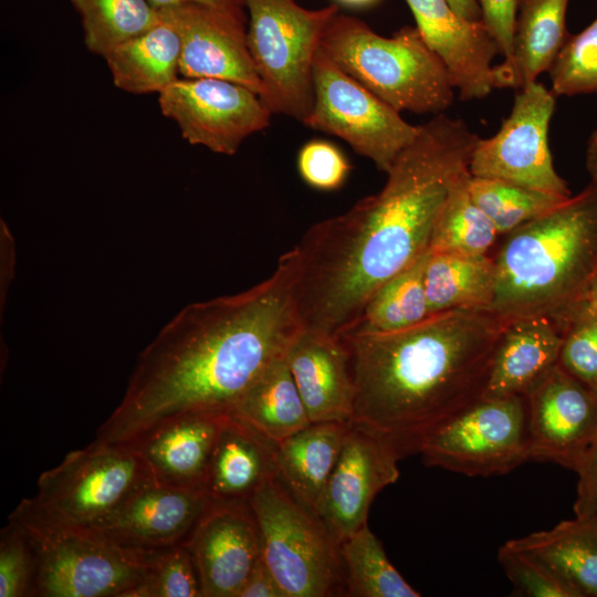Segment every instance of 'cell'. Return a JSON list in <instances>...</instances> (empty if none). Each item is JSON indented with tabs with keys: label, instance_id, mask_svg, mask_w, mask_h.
<instances>
[{
	"label": "cell",
	"instance_id": "obj_1",
	"mask_svg": "<svg viewBox=\"0 0 597 597\" xmlns=\"http://www.w3.org/2000/svg\"><path fill=\"white\" fill-rule=\"evenodd\" d=\"M296 276L292 248L256 285L181 308L139 353L121 402L94 441L127 444L184 413L231 412L303 327Z\"/></svg>",
	"mask_w": 597,
	"mask_h": 597
},
{
	"label": "cell",
	"instance_id": "obj_2",
	"mask_svg": "<svg viewBox=\"0 0 597 597\" xmlns=\"http://www.w3.org/2000/svg\"><path fill=\"white\" fill-rule=\"evenodd\" d=\"M509 322L488 308L430 315L406 329L341 335L354 381L353 420L401 458L430 430L483 397Z\"/></svg>",
	"mask_w": 597,
	"mask_h": 597
},
{
	"label": "cell",
	"instance_id": "obj_3",
	"mask_svg": "<svg viewBox=\"0 0 597 597\" xmlns=\"http://www.w3.org/2000/svg\"><path fill=\"white\" fill-rule=\"evenodd\" d=\"M492 312L506 322L559 321L597 277V181L504 235L496 255Z\"/></svg>",
	"mask_w": 597,
	"mask_h": 597
},
{
	"label": "cell",
	"instance_id": "obj_4",
	"mask_svg": "<svg viewBox=\"0 0 597 597\" xmlns=\"http://www.w3.org/2000/svg\"><path fill=\"white\" fill-rule=\"evenodd\" d=\"M35 555L33 595L130 597L158 549L124 545L95 526L62 520L24 499L10 514Z\"/></svg>",
	"mask_w": 597,
	"mask_h": 597
},
{
	"label": "cell",
	"instance_id": "obj_5",
	"mask_svg": "<svg viewBox=\"0 0 597 597\" xmlns=\"http://www.w3.org/2000/svg\"><path fill=\"white\" fill-rule=\"evenodd\" d=\"M321 50L398 112L437 115L453 103L449 73L416 27L383 36L338 12L323 33Z\"/></svg>",
	"mask_w": 597,
	"mask_h": 597
},
{
	"label": "cell",
	"instance_id": "obj_6",
	"mask_svg": "<svg viewBox=\"0 0 597 597\" xmlns=\"http://www.w3.org/2000/svg\"><path fill=\"white\" fill-rule=\"evenodd\" d=\"M261 559L285 597L345 596L339 543L316 513L275 476L249 500Z\"/></svg>",
	"mask_w": 597,
	"mask_h": 597
},
{
	"label": "cell",
	"instance_id": "obj_7",
	"mask_svg": "<svg viewBox=\"0 0 597 597\" xmlns=\"http://www.w3.org/2000/svg\"><path fill=\"white\" fill-rule=\"evenodd\" d=\"M245 8L260 97L272 114L303 123L313 105L315 56L338 6L306 9L296 0H245Z\"/></svg>",
	"mask_w": 597,
	"mask_h": 597
},
{
	"label": "cell",
	"instance_id": "obj_8",
	"mask_svg": "<svg viewBox=\"0 0 597 597\" xmlns=\"http://www.w3.org/2000/svg\"><path fill=\"white\" fill-rule=\"evenodd\" d=\"M416 453L427 465L469 476L511 472L528 461L525 397L479 399L427 432Z\"/></svg>",
	"mask_w": 597,
	"mask_h": 597
},
{
	"label": "cell",
	"instance_id": "obj_9",
	"mask_svg": "<svg viewBox=\"0 0 597 597\" xmlns=\"http://www.w3.org/2000/svg\"><path fill=\"white\" fill-rule=\"evenodd\" d=\"M150 480L129 444L93 441L44 471L33 500L62 520L100 527Z\"/></svg>",
	"mask_w": 597,
	"mask_h": 597
},
{
	"label": "cell",
	"instance_id": "obj_10",
	"mask_svg": "<svg viewBox=\"0 0 597 597\" xmlns=\"http://www.w3.org/2000/svg\"><path fill=\"white\" fill-rule=\"evenodd\" d=\"M313 84V105L303 124L339 137L380 171L390 169L420 130V125L406 122L400 112L343 71L321 48Z\"/></svg>",
	"mask_w": 597,
	"mask_h": 597
},
{
	"label": "cell",
	"instance_id": "obj_11",
	"mask_svg": "<svg viewBox=\"0 0 597 597\" xmlns=\"http://www.w3.org/2000/svg\"><path fill=\"white\" fill-rule=\"evenodd\" d=\"M556 97L538 81L517 90L500 129L489 138H478L469 164L471 175L570 197L548 143Z\"/></svg>",
	"mask_w": 597,
	"mask_h": 597
},
{
	"label": "cell",
	"instance_id": "obj_12",
	"mask_svg": "<svg viewBox=\"0 0 597 597\" xmlns=\"http://www.w3.org/2000/svg\"><path fill=\"white\" fill-rule=\"evenodd\" d=\"M158 95L163 115L178 125L189 144L228 156L264 130L272 115L255 92L227 80L180 77Z\"/></svg>",
	"mask_w": 597,
	"mask_h": 597
},
{
	"label": "cell",
	"instance_id": "obj_13",
	"mask_svg": "<svg viewBox=\"0 0 597 597\" xmlns=\"http://www.w3.org/2000/svg\"><path fill=\"white\" fill-rule=\"evenodd\" d=\"M400 459L389 439L360 422L348 423L337 461L314 511L339 544L367 524L374 499L398 480Z\"/></svg>",
	"mask_w": 597,
	"mask_h": 597
},
{
	"label": "cell",
	"instance_id": "obj_14",
	"mask_svg": "<svg viewBox=\"0 0 597 597\" xmlns=\"http://www.w3.org/2000/svg\"><path fill=\"white\" fill-rule=\"evenodd\" d=\"M524 397L528 460L577 472L597 429V390L557 363Z\"/></svg>",
	"mask_w": 597,
	"mask_h": 597
},
{
	"label": "cell",
	"instance_id": "obj_15",
	"mask_svg": "<svg viewBox=\"0 0 597 597\" xmlns=\"http://www.w3.org/2000/svg\"><path fill=\"white\" fill-rule=\"evenodd\" d=\"M178 33L181 77L220 78L262 93L248 45L247 14L197 2L156 8Z\"/></svg>",
	"mask_w": 597,
	"mask_h": 597
},
{
	"label": "cell",
	"instance_id": "obj_16",
	"mask_svg": "<svg viewBox=\"0 0 597 597\" xmlns=\"http://www.w3.org/2000/svg\"><path fill=\"white\" fill-rule=\"evenodd\" d=\"M182 543L195 561L203 597H238L261 559L249 501H211Z\"/></svg>",
	"mask_w": 597,
	"mask_h": 597
},
{
	"label": "cell",
	"instance_id": "obj_17",
	"mask_svg": "<svg viewBox=\"0 0 597 597\" xmlns=\"http://www.w3.org/2000/svg\"><path fill=\"white\" fill-rule=\"evenodd\" d=\"M426 44L444 64L462 101L493 90L492 61L500 48L483 20L458 14L448 0H406ZM501 54V53H500Z\"/></svg>",
	"mask_w": 597,
	"mask_h": 597
},
{
	"label": "cell",
	"instance_id": "obj_18",
	"mask_svg": "<svg viewBox=\"0 0 597 597\" xmlns=\"http://www.w3.org/2000/svg\"><path fill=\"white\" fill-rule=\"evenodd\" d=\"M210 503L203 486L150 480L98 528L124 545L161 549L182 543Z\"/></svg>",
	"mask_w": 597,
	"mask_h": 597
},
{
	"label": "cell",
	"instance_id": "obj_19",
	"mask_svg": "<svg viewBox=\"0 0 597 597\" xmlns=\"http://www.w3.org/2000/svg\"><path fill=\"white\" fill-rule=\"evenodd\" d=\"M285 357L311 422L353 421L355 389L341 336L302 327Z\"/></svg>",
	"mask_w": 597,
	"mask_h": 597
},
{
	"label": "cell",
	"instance_id": "obj_20",
	"mask_svg": "<svg viewBox=\"0 0 597 597\" xmlns=\"http://www.w3.org/2000/svg\"><path fill=\"white\" fill-rule=\"evenodd\" d=\"M230 413H184L159 423L127 444L139 455L154 481L203 486L214 443Z\"/></svg>",
	"mask_w": 597,
	"mask_h": 597
},
{
	"label": "cell",
	"instance_id": "obj_21",
	"mask_svg": "<svg viewBox=\"0 0 597 597\" xmlns=\"http://www.w3.org/2000/svg\"><path fill=\"white\" fill-rule=\"evenodd\" d=\"M277 444L230 413L218 434L203 483L211 501H249L276 476Z\"/></svg>",
	"mask_w": 597,
	"mask_h": 597
},
{
	"label": "cell",
	"instance_id": "obj_22",
	"mask_svg": "<svg viewBox=\"0 0 597 597\" xmlns=\"http://www.w3.org/2000/svg\"><path fill=\"white\" fill-rule=\"evenodd\" d=\"M563 332L551 318L523 317L502 333L482 398L525 396L558 363Z\"/></svg>",
	"mask_w": 597,
	"mask_h": 597
},
{
	"label": "cell",
	"instance_id": "obj_23",
	"mask_svg": "<svg viewBox=\"0 0 597 597\" xmlns=\"http://www.w3.org/2000/svg\"><path fill=\"white\" fill-rule=\"evenodd\" d=\"M568 0H520L511 53L493 67L494 88L521 90L548 72L568 35Z\"/></svg>",
	"mask_w": 597,
	"mask_h": 597
},
{
	"label": "cell",
	"instance_id": "obj_24",
	"mask_svg": "<svg viewBox=\"0 0 597 597\" xmlns=\"http://www.w3.org/2000/svg\"><path fill=\"white\" fill-rule=\"evenodd\" d=\"M349 422H311L277 444L276 478L315 511Z\"/></svg>",
	"mask_w": 597,
	"mask_h": 597
},
{
	"label": "cell",
	"instance_id": "obj_25",
	"mask_svg": "<svg viewBox=\"0 0 597 597\" xmlns=\"http://www.w3.org/2000/svg\"><path fill=\"white\" fill-rule=\"evenodd\" d=\"M509 543L547 565L578 597H597V516H575Z\"/></svg>",
	"mask_w": 597,
	"mask_h": 597
},
{
	"label": "cell",
	"instance_id": "obj_26",
	"mask_svg": "<svg viewBox=\"0 0 597 597\" xmlns=\"http://www.w3.org/2000/svg\"><path fill=\"white\" fill-rule=\"evenodd\" d=\"M180 50L178 33L161 20L104 59L116 87L132 94H159L179 78Z\"/></svg>",
	"mask_w": 597,
	"mask_h": 597
},
{
	"label": "cell",
	"instance_id": "obj_27",
	"mask_svg": "<svg viewBox=\"0 0 597 597\" xmlns=\"http://www.w3.org/2000/svg\"><path fill=\"white\" fill-rule=\"evenodd\" d=\"M231 415L277 443L311 423L285 354L256 377Z\"/></svg>",
	"mask_w": 597,
	"mask_h": 597
},
{
	"label": "cell",
	"instance_id": "obj_28",
	"mask_svg": "<svg viewBox=\"0 0 597 597\" xmlns=\"http://www.w3.org/2000/svg\"><path fill=\"white\" fill-rule=\"evenodd\" d=\"M429 315L455 310L490 308L495 264L485 255L431 252L426 266Z\"/></svg>",
	"mask_w": 597,
	"mask_h": 597
},
{
	"label": "cell",
	"instance_id": "obj_29",
	"mask_svg": "<svg viewBox=\"0 0 597 597\" xmlns=\"http://www.w3.org/2000/svg\"><path fill=\"white\" fill-rule=\"evenodd\" d=\"M427 249L370 296L345 334H379L409 328L429 317L426 293Z\"/></svg>",
	"mask_w": 597,
	"mask_h": 597
},
{
	"label": "cell",
	"instance_id": "obj_30",
	"mask_svg": "<svg viewBox=\"0 0 597 597\" xmlns=\"http://www.w3.org/2000/svg\"><path fill=\"white\" fill-rule=\"evenodd\" d=\"M345 596L419 597L388 559L368 524L339 544Z\"/></svg>",
	"mask_w": 597,
	"mask_h": 597
},
{
	"label": "cell",
	"instance_id": "obj_31",
	"mask_svg": "<svg viewBox=\"0 0 597 597\" xmlns=\"http://www.w3.org/2000/svg\"><path fill=\"white\" fill-rule=\"evenodd\" d=\"M470 178L471 172H467L452 186L431 234V252L485 255L500 237L494 224L472 199Z\"/></svg>",
	"mask_w": 597,
	"mask_h": 597
},
{
	"label": "cell",
	"instance_id": "obj_32",
	"mask_svg": "<svg viewBox=\"0 0 597 597\" xmlns=\"http://www.w3.org/2000/svg\"><path fill=\"white\" fill-rule=\"evenodd\" d=\"M71 2L81 17L86 48L102 57L161 21L157 9L148 0Z\"/></svg>",
	"mask_w": 597,
	"mask_h": 597
},
{
	"label": "cell",
	"instance_id": "obj_33",
	"mask_svg": "<svg viewBox=\"0 0 597 597\" xmlns=\"http://www.w3.org/2000/svg\"><path fill=\"white\" fill-rule=\"evenodd\" d=\"M474 202L488 216L500 235L554 210L570 197L544 192L512 182L474 177L469 180Z\"/></svg>",
	"mask_w": 597,
	"mask_h": 597
},
{
	"label": "cell",
	"instance_id": "obj_34",
	"mask_svg": "<svg viewBox=\"0 0 597 597\" xmlns=\"http://www.w3.org/2000/svg\"><path fill=\"white\" fill-rule=\"evenodd\" d=\"M548 73L556 96L597 94V18L568 35Z\"/></svg>",
	"mask_w": 597,
	"mask_h": 597
},
{
	"label": "cell",
	"instance_id": "obj_35",
	"mask_svg": "<svg viewBox=\"0 0 597 597\" xmlns=\"http://www.w3.org/2000/svg\"><path fill=\"white\" fill-rule=\"evenodd\" d=\"M130 597H203L195 561L186 545L158 549Z\"/></svg>",
	"mask_w": 597,
	"mask_h": 597
},
{
	"label": "cell",
	"instance_id": "obj_36",
	"mask_svg": "<svg viewBox=\"0 0 597 597\" xmlns=\"http://www.w3.org/2000/svg\"><path fill=\"white\" fill-rule=\"evenodd\" d=\"M563 332L558 364L568 374L597 389V317L574 308L556 322Z\"/></svg>",
	"mask_w": 597,
	"mask_h": 597
},
{
	"label": "cell",
	"instance_id": "obj_37",
	"mask_svg": "<svg viewBox=\"0 0 597 597\" xmlns=\"http://www.w3.org/2000/svg\"><path fill=\"white\" fill-rule=\"evenodd\" d=\"M498 559L509 579L524 596L578 597L576 591L542 561L515 548L509 542L499 549Z\"/></svg>",
	"mask_w": 597,
	"mask_h": 597
},
{
	"label": "cell",
	"instance_id": "obj_38",
	"mask_svg": "<svg viewBox=\"0 0 597 597\" xmlns=\"http://www.w3.org/2000/svg\"><path fill=\"white\" fill-rule=\"evenodd\" d=\"M34 577V551L25 533L8 520L0 541V597L33 595Z\"/></svg>",
	"mask_w": 597,
	"mask_h": 597
},
{
	"label": "cell",
	"instance_id": "obj_39",
	"mask_svg": "<svg viewBox=\"0 0 597 597\" xmlns=\"http://www.w3.org/2000/svg\"><path fill=\"white\" fill-rule=\"evenodd\" d=\"M297 170L310 187L333 191L346 181L350 165L345 155L334 144L314 139L307 142L297 155Z\"/></svg>",
	"mask_w": 597,
	"mask_h": 597
},
{
	"label": "cell",
	"instance_id": "obj_40",
	"mask_svg": "<svg viewBox=\"0 0 597 597\" xmlns=\"http://www.w3.org/2000/svg\"><path fill=\"white\" fill-rule=\"evenodd\" d=\"M520 0H479L482 20L494 36L503 59L511 53Z\"/></svg>",
	"mask_w": 597,
	"mask_h": 597
},
{
	"label": "cell",
	"instance_id": "obj_41",
	"mask_svg": "<svg viewBox=\"0 0 597 597\" xmlns=\"http://www.w3.org/2000/svg\"><path fill=\"white\" fill-rule=\"evenodd\" d=\"M597 390V389H596ZM575 515L597 516V429L578 471Z\"/></svg>",
	"mask_w": 597,
	"mask_h": 597
},
{
	"label": "cell",
	"instance_id": "obj_42",
	"mask_svg": "<svg viewBox=\"0 0 597 597\" xmlns=\"http://www.w3.org/2000/svg\"><path fill=\"white\" fill-rule=\"evenodd\" d=\"M238 597H285V595L271 572L260 559L239 591Z\"/></svg>",
	"mask_w": 597,
	"mask_h": 597
},
{
	"label": "cell",
	"instance_id": "obj_43",
	"mask_svg": "<svg viewBox=\"0 0 597 597\" xmlns=\"http://www.w3.org/2000/svg\"><path fill=\"white\" fill-rule=\"evenodd\" d=\"M155 8H163L184 2H197L216 8L240 11L245 8V0H148Z\"/></svg>",
	"mask_w": 597,
	"mask_h": 597
},
{
	"label": "cell",
	"instance_id": "obj_44",
	"mask_svg": "<svg viewBox=\"0 0 597 597\" xmlns=\"http://www.w3.org/2000/svg\"><path fill=\"white\" fill-rule=\"evenodd\" d=\"M452 9L470 21L482 20V11L479 0H448Z\"/></svg>",
	"mask_w": 597,
	"mask_h": 597
},
{
	"label": "cell",
	"instance_id": "obj_45",
	"mask_svg": "<svg viewBox=\"0 0 597 597\" xmlns=\"http://www.w3.org/2000/svg\"><path fill=\"white\" fill-rule=\"evenodd\" d=\"M586 168L591 180L597 181V129L590 135L586 150Z\"/></svg>",
	"mask_w": 597,
	"mask_h": 597
},
{
	"label": "cell",
	"instance_id": "obj_46",
	"mask_svg": "<svg viewBox=\"0 0 597 597\" xmlns=\"http://www.w3.org/2000/svg\"><path fill=\"white\" fill-rule=\"evenodd\" d=\"M594 301H597V277L594 280L588 291L586 292L583 301L579 304Z\"/></svg>",
	"mask_w": 597,
	"mask_h": 597
},
{
	"label": "cell",
	"instance_id": "obj_47",
	"mask_svg": "<svg viewBox=\"0 0 597 597\" xmlns=\"http://www.w3.org/2000/svg\"><path fill=\"white\" fill-rule=\"evenodd\" d=\"M574 308H582V310L586 311L587 313H589L590 315L597 317V301L582 303V304L575 306ZM574 308H572V310H574Z\"/></svg>",
	"mask_w": 597,
	"mask_h": 597
},
{
	"label": "cell",
	"instance_id": "obj_48",
	"mask_svg": "<svg viewBox=\"0 0 597 597\" xmlns=\"http://www.w3.org/2000/svg\"><path fill=\"white\" fill-rule=\"evenodd\" d=\"M337 2L348 7H365L369 6L377 0H336Z\"/></svg>",
	"mask_w": 597,
	"mask_h": 597
}]
</instances>
